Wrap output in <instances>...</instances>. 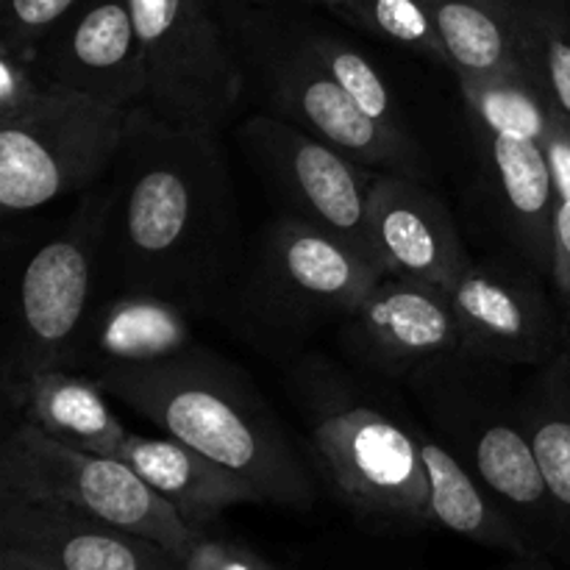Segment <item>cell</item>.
I'll list each match as a JSON object with an SVG mask.
<instances>
[{
    "instance_id": "6da1fadb",
    "label": "cell",
    "mask_w": 570,
    "mask_h": 570,
    "mask_svg": "<svg viewBox=\"0 0 570 570\" xmlns=\"http://www.w3.org/2000/svg\"><path fill=\"white\" fill-rule=\"evenodd\" d=\"M109 189L111 293L156 295L184 312L226 304L248 245L220 134L170 126L134 106Z\"/></svg>"
},
{
    "instance_id": "7a4b0ae2",
    "label": "cell",
    "mask_w": 570,
    "mask_h": 570,
    "mask_svg": "<svg viewBox=\"0 0 570 570\" xmlns=\"http://www.w3.org/2000/svg\"><path fill=\"white\" fill-rule=\"evenodd\" d=\"M95 382L161 434L245 479L262 504H315V484L282 423L248 376L220 356L189 345L167 360L106 371Z\"/></svg>"
},
{
    "instance_id": "3957f363",
    "label": "cell",
    "mask_w": 570,
    "mask_h": 570,
    "mask_svg": "<svg viewBox=\"0 0 570 570\" xmlns=\"http://www.w3.org/2000/svg\"><path fill=\"white\" fill-rule=\"evenodd\" d=\"M293 387L321 473L348 510L382 527H432L417 429L367 401L334 367L309 362L295 371Z\"/></svg>"
},
{
    "instance_id": "277c9868",
    "label": "cell",
    "mask_w": 570,
    "mask_h": 570,
    "mask_svg": "<svg viewBox=\"0 0 570 570\" xmlns=\"http://www.w3.org/2000/svg\"><path fill=\"white\" fill-rule=\"evenodd\" d=\"M495 365L456 356L410 387L426 404L445 445L518 523L534 557L566 560V534L515 399L490 384Z\"/></svg>"
},
{
    "instance_id": "5b68a950",
    "label": "cell",
    "mask_w": 570,
    "mask_h": 570,
    "mask_svg": "<svg viewBox=\"0 0 570 570\" xmlns=\"http://www.w3.org/2000/svg\"><path fill=\"white\" fill-rule=\"evenodd\" d=\"M382 278V267L343 239L282 215L245 248L226 304L265 337L293 343L354 315Z\"/></svg>"
},
{
    "instance_id": "8992f818",
    "label": "cell",
    "mask_w": 570,
    "mask_h": 570,
    "mask_svg": "<svg viewBox=\"0 0 570 570\" xmlns=\"http://www.w3.org/2000/svg\"><path fill=\"white\" fill-rule=\"evenodd\" d=\"M460 89L479 167L501 228L518 256L551 278V100L527 67L495 78L460 81Z\"/></svg>"
},
{
    "instance_id": "52a82bcc",
    "label": "cell",
    "mask_w": 570,
    "mask_h": 570,
    "mask_svg": "<svg viewBox=\"0 0 570 570\" xmlns=\"http://www.w3.org/2000/svg\"><path fill=\"white\" fill-rule=\"evenodd\" d=\"M109 178L78 198L76 209L37 245L17 282L14 321L3 360V393L31 376L67 367L81 345L106 284Z\"/></svg>"
},
{
    "instance_id": "ba28073f",
    "label": "cell",
    "mask_w": 570,
    "mask_h": 570,
    "mask_svg": "<svg viewBox=\"0 0 570 570\" xmlns=\"http://www.w3.org/2000/svg\"><path fill=\"white\" fill-rule=\"evenodd\" d=\"M245 89L262 111L304 128L373 170L429 178V159L410 131H395L367 117L323 70L293 28L267 26L262 17H239L232 26Z\"/></svg>"
},
{
    "instance_id": "9c48e42d",
    "label": "cell",
    "mask_w": 570,
    "mask_h": 570,
    "mask_svg": "<svg viewBox=\"0 0 570 570\" xmlns=\"http://www.w3.org/2000/svg\"><path fill=\"white\" fill-rule=\"evenodd\" d=\"M0 493L72 507L142 534L176 557L195 538L176 507L120 456L67 445L28 421H17L0 445Z\"/></svg>"
},
{
    "instance_id": "30bf717a",
    "label": "cell",
    "mask_w": 570,
    "mask_h": 570,
    "mask_svg": "<svg viewBox=\"0 0 570 570\" xmlns=\"http://www.w3.org/2000/svg\"><path fill=\"white\" fill-rule=\"evenodd\" d=\"M128 3L148 70L142 106L170 126L220 134L243 100L245 76L215 0Z\"/></svg>"
},
{
    "instance_id": "8fae6325",
    "label": "cell",
    "mask_w": 570,
    "mask_h": 570,
    "mask_svg": "<svg viewBox=\"0 0 570 570\" xmlns=\"http://www.w3.org/2000/svg\"><path fill=\"white\" fill-rule=\"evenodd\" d=\"M128 111L53 89L33 109L0 122V209L31 215L106 181Z\"/></svg>"
},
{
    "instance_id": "7c38bea8",
    "label": "cell",
    "mask_w": 570,
    "mask_h": 570,
    "mask_svg": "<svg viewBox=\"0 0 570 570\" xmlns=\"http://www.w3.org/2000/svg\"><path fill=\"white\" fill-rule=\"evenodd\" d=\"M237 142L273 193L287 204L284 215L323 228L376 262L367 239L373 167L360 165L334 145L267 111H256L239 122Z\"/></svg>"
},
{
    "instance_id": "4fadbf2b",
    "label": "cell",
    "mask_w": 570,
    "mask_h": 570,
    "mask_svg": "<svg viewBox=\"0 0 570 570\" xmlns=\"http://www.w3.org/2000/svg\"><path fill=\"white\" fill-rule=\"evenodd\" d=\"M527 259H471L449 289L462 354L501 367H543L560 354L566 321Z\"/></svg>"
},
{
    "instance_id": "5bb4252c",
    "label": "cell",
    "mask_w": 570,
    "mask_h": 570,
    "mask_svg": "<svg viewBox=\"0 0 570 570\" xmlns=\"http://www.w3.org/2000/svg\"><path fill=\"white\" fill-rule=\"evenodd\" d=\"M340 343L365 367L406 384L462 356L449 289L399 276H384L340 323Z\"/></svg>"
},
{
    "instance_id": "9a60e30c",
    "label": "cell",
    "mask_w": 570,
    "mask_h": 570,
    "mask_svg": "<svg viewBox=\"0 0 570 570\" xmlns=\"http://www.w3.org/2000/svg\"><path fill=\"white\" fill-rule=\"evenodd\" d=\"M37 61L50 89L120 111L145 104L148 70L128 0H87L37 50Z\"/></svg>"
},
{
    "instance_id": "2e32d148",
    "label": "cell",
    "mask_w": 570,
    "mask_h": 570,
    "mask_svg": "<svg viewBox=\"0 0 570 570\" xmlns=\"http://www.w3.org/2000/svg\"><path fill=\"white\" fill-rule=\"evenodd\" d=\"M367 239L384 276L451 289L471 265L445 200L426 178L376 170L367 193Z\"/></svg>"
},
{
    "instance_id": "e0dca14e",
    "label": "cell",
    "mask_w": 570,
    "mask_h": 570,
    "mask_svg": "<svg viewBox=\"0 0 570 570\" xmlns=\"http://www.w3.org/2000/svg\"><path fill=\"white\" fill-rule=\"evenodd\" d=\"M0 549L61 570H181L176 554L142 534L56 501L0 493Z\"/></svg>"
},
{
    "instance_id": "ac0fdd59",
    "label": "cell",
    "mask_w": 570,
    "mask_h": 570,
    "mask_svg": "<svg viewBox=\"0 0 570 570\" xmlns=\"http://www.w3.org/2000/svg\"><path fill=\"white\" fill-rule=\"evenodd\" d=\"M117 456L131 465L167 504L176 507L184 523L195 532H206L232 507L262 504L259 493L245 479L170 434L148 438L128 432Z\"/></svg>"
},
{
    "instance_id": "d6986e66",
    "label": "cell",
    "mask_w": 570,
    "mask_h": 570,
    "mask_svg": "<svg viewBox=\"0 0 570 570\" xmlns=\"http://www.w3.org/2000/svg\"><path fill=\"white\" fill-rule=\"evenodd\" d=\"M189 312L142 293H111L95 306L70 371L100 376L117 367L148 365L189 348Z\"/></svg>"
},
{
    "instance_id": "ffe728a7",
    "label": "cell",
    "mask_w": 570,
    "mask_h": 570,
    "mask_svg": "<svg viewBox=\"0 0 570 570\" xmlns=\"http://www.w3.org/2000/svg\"><path fill=\"white\" fill-rule=\"evenodd\" d=\"M3 395L20 412V421L76 449L117 456L128 434L106 390L92 376L70 367L37 373Z\"/></svg>"
},
{
    "instance_id": "44dd1931",
    "label": "cell",
    "mask_w": 570,
    "mask_h": 570,
    "mask_svg": "<svg viewBox=\"0 0 570 570\" xmlns=\"http://www.w3.org/2000/svg\"><path fill=\"white\" fill-rule=\"evenodd\" d=\"M417 443L426 465L429 515L434 527L490 549L510 551L523 560H538L510 512L490 495V490L468 471L465 462L449 445L438 443L423 429H417Z\"/></svg>"
},
{
    "instance_id": "7402d4cb",
    "label": "cell",
    "mask_w": 570,
    "mask_h": 570,
    "mask_svg": "<svg viewBox=\"0 0 570 570\" xmlns=\"http://www.w3.org/2000/svg\"><path fill=\"white\" fill-rule=\"evenodd\" d=\"M456 81L495 78L523 67L515 0H429Z\"/></svg>"
},
{
    "instance_id": "603a6c76",
    "label": "cell",
    "mask_w": 570,
    "mask_h": 570,
    "mask_svg": "<svg viewBox=\"0 0 570 570\" xmlns=\"http://www.w3.org/2000/svg\"><path fill=\"white\" fill-rule=\"evenodd\" d=\"M515 410L560 512L566 560H570V399L562 393L549 365L538 367V376L515 399Z\"/></svg>"
},
{
    "instance_id": "cb8c5ba5",
    "label": "cell",
    "mask_w": 570,
    "mask_h": 570,
    "mask_svg": "<svg viewBox=\"0 0 570 570\" xmlns=\"http://www.w3.org/2000/svg\"><path fill=\"white\" fill-rule=\"evenodd\" d=\"M521 61L570 120V0H515Z\"/></svg>"
},
{
    "instance_id": "d4e9b609",
    "label": "cell",
    "mask_w": 570,
    "mask_h": 570,
    "mask_svg": "<svg viewBox=\"0 0 570 570\" xmlns=\"http://www.w3.org/2000/svg\"><path fill=\"white\" fill-rule=\"evenodd\" d=\"M298 37L301 42L306 45V50L315 56L317 65L348 92V98L354 100L367 117H373V120L382 122V126L395 128V131H410L404 122V111L395 104L387 81H384L382 72L373 67V61L367 59L365 53H360L354 45L334 37V33L298 28Z\"/></svg>"
},
{
    "instance_id": "484cf974",
    "label": "cell",
    "mask_w": 570,
    "mask_h": 570,
    "mask_svg": "<svg viewBox=\"0 0 570 570\" xmlns=\"http://www.w3.org/2000/svg\"><path fill=\"white\" fill-rule=\"evenodd\" d=\"M332 11L399 48L449 67L429 0H334Z\"/></svg>"
},
{
    "instance_id": "4316f807",
    "label": "cell",
    "mask_w": 570,
    "mask_h": 570,
    "mask_svg": "<svg viewBox=\"0 0 570 570\" xmlns=\"http://www.w3.org/2000/svg\"><path fill=\"white\" fill-rule=\"evenodd\" d=\"M549 156L554 170V215H551V243L554 267L551 284L570 309V120L551 104Z\"/></svg>"
},
{
    "instance_id": "83f0119b",
    "label": "cell",
    "mask_w": 570,
    "mask_h": 570,
    "mask_svg": "<svg viewBox=\"0 0 570 570\" xmlns=\"http://www.w3.org/2000/svg\"><path fill=\"white\" fill-rule=\"evenodd\" d=\"M50 92L53 89L39 70L37 50L0 39V122L26 115Z\"/></svg>"
},
{
    "instance_id": "f1b7e54d",
    "label": "cell",
    "mask_w": 570,
    "mask_h": 570,
    "mask_svg": "<svg viewBox=\"0 0 570 570\" xmlns=\"http://www.w3.org/2000/svg\"><path fill=\"white\" fill-rule=\"evenodd\" d=\"M87 0H3V39L39 50Z\"/></svg>"
},
{
    "instance_id": "f546056e",
    "label": "cell",
    "mask_w": 570,
    "mask_h": 570,
    "mask_svg": "<svg viewBox=\"0 0 570 570\" xmlns=\"http://www.w3.org/2000/svg\"><path fill=\"white\" fill-rule=\"evenodd\" d=\"M178 562L181 570H278L248 546L232 538H217L209 534V529L195 532L187 549L178 554Z\"/></svg>"
},
{
    "instance_id": "4dcf8cb0",
    "label": "cell",
    "mask_w": 570,
    "mask_h": 570,
    "mask_svg": "<svg viewBox=\"0 0 570 570\" xmlns=\"http://www.w3.org/2000/svg\"><path fill=\"white\" fill-rule=\"evenodd\" d=\"M549 371L554 373L557 384H560L562 393L570 399V312H568V321H566V337H562V348H560V354L549 362Z\"/></svg>"
},
{
    "instance_id": "1f68e13d",
    "label": "cell",
    "mask_w": 570,
    "mask_h": 570,
    "mask_svg": "<svg viewBox=\"0 0 570 570\" xmlns=\"http://www.w3.org/2000/svg\"><path fill=\"white\" fill-rule=\"evenodd\" d=\"M0 570H61L50 562L37 560V557H28L22 551L14 549H0Z\"/></svg>"
},
{
    "instance_id": "d6a6232c",
    "label": "cell",
    "mask_w": 570,
    "mask_h": 570,
    "mask_svg": "<svg viewBox=\"0 0 570 570\" xmlns=\"http://www.w3.org/2000/svg\"><path fill=\"white\" fill-rule=\"evenodd\" d=\"M304 3H317V6H326V9H332L334 0H304Z\"/></svg>"
},
{
    "instance_id": "836d02e7",
    "label": "cell",
    "mask_w": 570,
    "mask_h": 570,
    "mask_svg": "<svg viewBox=\"0 0 570 570\" xmlns=\"http://www.w3.org/2000/svg\"><path fill=\"white\" fill-rule=\"evenodd\" d=\"M568 312H570V309H568Z\"/></svg>"
}]
</instances>
